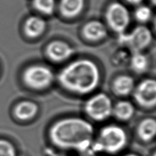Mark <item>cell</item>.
I'll use <instances>...</instances> for the list:
<instances>
[{
  "label": "cell",
  "instance_id": "277c9868",
  "mask_svg": "<svg viewBox=\"0 0 156 156\" xmlns=\"http://www.w3.org/2000/svg\"><path fill=\"white\" fill-rule=\"evenodd\" d=\"M114 103L108 94L99 92L89 95L83 105V112L92 121L102 122L112 117Z\"/></svg>",
  "mask_w": 156,
  "mask_h": 156
},
{
  "label": "cell",
  "instance_id": "7c38bea8",
  "mask_svg": "<svg viewBox=\"0 0 156 156\" xmlns=\"http://www.w3.org/2000/svg\"><path fill=\"white\" fill-rule=\"evenodd\" d=\"M136 135L141 143L148 144L154 141L156 136V121L154 117H145L136 127Z\"/></svg>",
  "mask_w": 156,
  "mask_h": 156
},
{
  "label": "cell",
  "instance_id": "5b68a950",
  "mask_svg": "<svg viewBox=\"0 0 156 156\" xmlns=\"http://www.w3.org/2000/svg\"><path fill=\"white\" fill-rule=\"evenodd\" d=\"M21 77L24 86L33 91L45 90L55 81L51 69L42 65L29 66L23 71Z\"/></svg>",
  "mask_w": 156,
  "mask_h": 156
},
{
  "label": "cell",
  "instance_id": "2e32d148",
  "mask_svg": "<svg viewBox=\"0 0 156 156\" xmlns=\"http://www.w3.org/2000/svg\"><path fill=\"white\" fill-rule=\"evenodd\" d=\"M84 0H60V12L66 17H74L82 12L84 8Z\"/></svg>",
  "mask_w": 156,
  "mask_h": 156
},
{
  "label": "cell",
  "instance_id": "7402d4cb",
  "mask_svg": "<svg viewBox=\"0 0 156 156\" xmlns=\"http://www.w3.org/2000/svg\"><path fill=\"white\" fill-rule=\"evenodd\" d=\"M122 156H140L137 154H135V153H128V154H125Z\"/></svg>",
  "mask_w": 156,
  "mask_h": 156
},
{
  "label": "cell",
  "instance_id": "e0dca14e",
  "mask_svg": "<svg viewBox=\"0 0 156 156\" xmlns=\"http://www.w3.org/2000/svg\"><path fill=\"white\" fill-rule=\"evenodd\" d=\"M130 66L132 71L136 74H143L148 69V58L141 51L133 52V54L130 58Z\"/></svg>",
  "mask_w": 156,
  "mask_h": 156
},
{
  "label": "cell",
  "instance_id": "ac0fdd59",
  "mask_svg": "<svg viewBox=\"0 0 156 156\" xmlns=\"http://www.w3.org/2000/svg\"><path fill=\"white\" fill-rule=\"evenodd\" d=\"M33 5L35 9L42 14L50 15L55 8V0H33Z\"/></svg>",
  "mask_w": 156,
  "mask_h": 156
},
{
  "label": "cell",
  "instance_id": "30bf717a",
  "mask_svg": "<svg viewBox=\"0 0 156 156\" xmlns=\"http://www.w3.org/2000/svg\"><path fill=\"white\" fill-rule=\"evenodd\" d=\"M73 47L63 41L50 42L46 47V54L50 59L54 62L66 60L74 54Z\"/></svg>",
  "mask_w": 156,
  "mask_h": 156
},
{
  "label": "cell",
  "instance_id": "5bb4252c",
  "mask_svg": "<svg viewBox=\"0 0 156 156\" xmlns=\"http://www.w3.org/2000/svg\"><path fill=\"white\" fill-rule=\"evenodd\" d=\"M106 26L98 20H92L86 23L83 27V34L86 38L91 41H98L106 37Z\"/></svg>",
  "mask_w": 156,
  "mask_h": 156
},
{
  "label": "cell",
  "instance_id": "ba28073f",
  "mask_svg": "<svg viewBox=\"0 0 156 156\" xmlns=\"http://www.w3.org/2000/svg\"><path fill=\"white\" fill-rule=\"evenodd\" d=\"M152 33L148 27L139 26L129 33L119 34V42L123 45L129 46L133 51H141L151 44Z\"/></svg>",
  "mask_w": 156,
  "mask_h": 156
},
{
  "label": "cell",
  "instance_id": "cb8c5ba5",
  "mask_svg": "<svg viewBox=\"0 0 156 156\" xmlns=\"http://www.w3.org/2000/svg\"><path fill=\"white\" fill-rule=\"evenodd\" d=\"M151 2L153 3V4H155V0H151Z\"/></svg>",
  "mask_w": 156,
  "mask_h": 156
},
{
  "label": "cell",
  "instance_id": "44dd1931",
  "mask_svg": "<svg viewBox=\"0 0 156 156\" xmlns=\"http://www.w3.org/2000/svg\"><path fill=\"white\" fill-rule=\"evenodd\" d=\"M126 1L132 4H140L143 0H126Z\"/></svg>",
  "mask_w": 156,
  "mask_h": 156
},
{
  "label": "cell",
  "instance_id": "52a82bcc",
  "mask_svg": "<svg viewBox=\"0 0 156 156\" xmlns=\"http://www.w3.org/2000/svg\"><path fill=\"white\" fill-rule=\"evenodd\" d=\"M105 18L108 26L119 34L126 32L130 23V14L127 8L118 2L108 5Z\"/></svg>",
  "mask_w": 156,
  "mask_h": 156
},
{
  "label": "cell",
  "instance_id": "8fae6325",
  "mask_svg": "<svg viewBox=\"0 0 156 156\" xmlns=\"http://www.w3.org/2000/svg\"><path fill=\"white\" fill-rule=\"evenodd\" d=\"M136 83L134 79L129 75L122 74L116 77L112 81L111 89L117 97L126 98L132 95Z\"/></svg>",
  "mask_w": 156,
  "mask_h": 156
},
{
  "label": "cell",
  "instance_id": "7a4b0ae2",
  "mask_svg": "<svg viewBox=\"0 0 156 156\" xmlns=\"http://www.w3.org/2000/svg\"><path fill=\"white\" fill-rule=\"evenodd\" d=\"M57 80L62 90L69 94L89 96L98 89L101 73L94 61L82 58L65 66L58 73Z\"/></svg>",
  "mask_w": 156,
  "mask_h": 156
},
{
  "label": "cell",
  "instance_id": "9c48e42d",
  "mask_svg": "<svg viewBox=\"0 0 156 156\" xmlns=\"http://www.w3.org/2000/svg\"><path fill=\"white\" fill-rule=\"evenodd\" d=\"M40 111L37 102L32 100H22L15 105L12 109V115L16 120L23 122H30L36 119Z\"/></svg>",
  "mask_w": 156,
  "mask_h": 156
},
{
  "label": "cell",
  "instance_id": "d4e9b609",
  "mask_svg": "<svg viewBox=\"0 0 156 156\" xmlns=\"http://www.w3.org/2000/svg\"><path fill=\"white\" fill-rule=\"evenodd\" d=\"M54 156H65V155H54Z\"/></svg>",
  "mask_w": 156,
  "mask_h": 156
},
{
  "label": "cell",
  "instance_id": "603a6c76",
  "mask_svg": "<svg viewBox=\"0 0 156 156\" xmlns=\"http://www.w3.org/2000/svg\"><path fill=\"white\" fill-rule=\"evenodd\" d=\"M151 156H156V155H155V151H153V153L151 154Z\"/></svg>",
  "mask_w": 156,
  "mask_h": 156
},
{
  "label": "cell",
  "instance_id": "d6986e66",
  "mask_svg": "<svg viewBox=\"0 0 156 156\" xmlns=\"http://www.w3.org/2000/svg\"><path fill=\"white\" fill-rule=\"evenodd\" d=\"M0 156H18L15 144L6 139L0 138Z\"/></svg>",
  "mask_w": 156,
  "mask_h": 156
},
{
  "label": "cell",
  "instance_id": "3957f363",
  "mask_svg": "<svg viewBox=\"0 0 156 156\" xmlns=\"http://www.w3.org/2000/svg\"><path fill=\"white\" fill-rule=\"evenodd\" d=\"M129 138L123 127L118 124L102 127L94 136L92 148L108 155H117L126 148Z\"/></svg>",
  "mask_w": 156,
  "mask_h": 156
},
{
  "label": "cell",
  "instance_id": "ffe728a7",
  "mask_svg": "<svg viewBox=\"0 0 156 156\" xmlns=\"http://www.w3.org/2000/svg\"><path fill=\"white\" fill-rule=\"evenodd\" d=\"M152 16V10L147 5H140L135 11V17L140 23H146Z\"/></svg>",
  "mask_w": 156,
  "mask_h": 156
},
{
  "label": "cell",
  "instance_id": "4fadbf2b",
  "mask_svg": "<svg viewBox=\"0 0 156 156\" xmlns=\"http://www.w3.org/2000/svg\"><path fill=\"white\" fill-rule=\"evenodd\" d=\"M136 113L135 104L126 99H121L113 104L112 116L121 122L129 121Z\"/></svg>",
  "mask_w": 156,
  "mask_h": 156
},
{
  "label": "cell",
  "instance_id": "6da1fadb",
  "mask_svg": "<svg viewBox=\"0 0 156 156\" xmlns=\"http://www.w3.org/2000/svg\"><path fill=\"white\" fill-rule=\"evenodd\" d=\"M95 130L90 121L82 117H62L53 122L47 138L53 146L62 151L85 153L93 146Z\"/></svg>",
  "mask_w": 156,
  "mask_h": 156
},
{
  "label": "cell",
  "instance_id": "9a60e30c",
  "mask_svg": "<svg viewBox=\"0 0 156 156\" xmlns=\"http://www.w3.org/2000/svg\"><path fill=\"white\" fill-rule=\"evenodd\" d=\"M44 19L39 16L33 15L26 19L24 23V32L27 37L36 38L41 36L46 29Z\"/></svg>",
  "mask_w": 156,
  "mask_h": 156
},
{
  "label": "cell",
  "instance_id": "8992f818",
  "mask_svg": "<svg viewBox=\"0 0 156 156\" xmlns=\"http://www.w3.org/2000/svg\"><path fill=\"white\" fill-rule=\"evenodd\" d=\"M133 102L145 110H154L156 105V82L154 79L146 78L135 86L132 94Z\"/></svg>",
  "mask_w": 156,
  "mask_h": 156
}]
</instances>
